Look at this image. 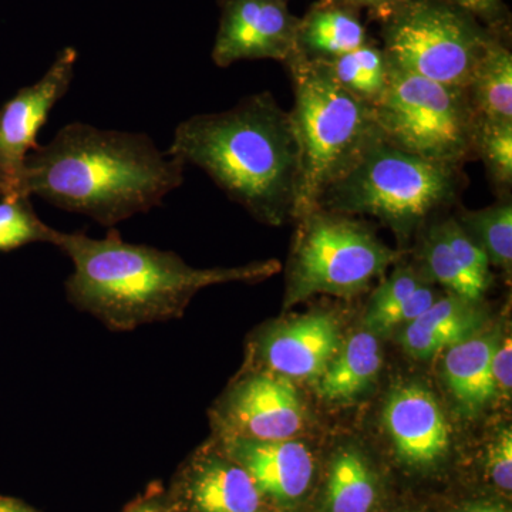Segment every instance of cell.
<instances>
[{"mask_svg": "<svg viewBox=\"0 0 512 512\" xmlns=\"http://www.w3.org/2000/svg\"><path fill=\"white\" fill-rule=\"evenodd\" d=\"M185 165L147 134L70 123L26 157L22 195L114 228L161 205L183 185Z\"/></svg>", "mask_w": 512, "mask_h": 512, "instance_id": "cell-1", "label": "cell"}, {"mask_svg": "<svg viewBox=\"0 0 512 512\" xmlns=\"http://www.w3.org/2000/svg\"><path fill=\"white\" fill-rule=\"evenodd\" d=\"M55 247L73 262L64 285L67 301L113 332L181 318L201 289L231 282L255 284L281 269L276 261L192 268L173 251L124 241L116 228L101 239L82 231H59Z\"/></svg>", "mask_w": 512, "mask_h": 512, "instance_id": "cell-2", "label": "cell"}, {"mask_svg": "<svg viewBox=\"0 0 512 512\" xmlns=\"http://www.w3.org/2000/svg\"><path fill=\"white\" fill-rule=\"evenodd\" d=\"M165 154L200 167L258 220L278 225L295 211L298 146L289 111L269 92L183 121Z\"/></svg>", "mask_w": 512, "mask_h": 512, "instance_id": "cell-3", "label": "cell"}, {"mask_svg": "<svg viewBox=\"0 0 512 512\" xmlns=\"http://www.w3.org/2000/svg\"><path fill=\"white\" fill-rule=\"evenodd\" d=\"M285 66L295 96L289 117L298 146L293 217L299 218L316 210L323 194L383 137L372 106L343 89L325 64L296 53Z\"/></svg>", "mask_w": 512, "mask_h": 512, "instance_id": "cell-4", "label": "cell"}, {"mask_svg": "<svg viewBox=\"0 0 512 512\" xmlns=\"http://www.w3.org/2000/svg\"><path fill=\"white\" fill-rule=\"evenodd\" d=\"M461 165L414 156L380 140L323 194L318 208L369 214L406 232L460 194Z\"/></svg>", "mask_w": 512, "mask_h": 512, "instance_id": "cell-5", "label": "cell"}, {"mask_svg": "<svg viewBox=\"0 0 512 512\" xmlns=\"http://www.w3.org/2000/svg\"><path fill=\"white\" fill-rule=\"evenodd\" d=\"M382 22V49L390 66L467 89L495 32L447 0H404Z\"/></svg>", "mask_w": 512, "mask_h": 512, "instance_id": "cell-6", "label": "cell"}, {"mask_svg": "<svg viewBox=\"0 0 512 512\" xmlns=\"http://www.w3.org/2000/svg\"><path fill=\"white\" fill-rule=\"evenodd\" d=\"M372 109L390 146L447 164L463 165L474 156L476 114L464 89L390 66L389 82Z\"/></svg>", "mask_w": 512, "mask_h": 512, "instance_id": "cell-7", "label": "cell"}, {"mask_svg": "<svg viewBox=\"0 0 512 512\" xmlns=\"http://www.w3.org/2000/svg\"><path fill=\"white\" fill-rule=\"evenodd\" d=\"M299 220L286 305L318 293L356 295L399 261V252L345 214L316 208Z\"/></svg>", "mask_w": 512, "mask_h": 512, "instance_id": "cell-8", "label": "cell"}, {"mask_svg": "<svg viewBox=\"0 0 512 512\" xmlns=\"http://www.w3.org/2000/svg\"><path fill=\"white\" fill-rule=\"evenodd\" d=\"M76 63L77 50L64 47L39 82L20 89L0 109V198L22 195L26 157L39 147L40 128L69 92Z\"/></svg>", "mask_w": 512, "mask_h": 512, "instance_id": "cell-9", "label": "cell"}, {"mask_svg": "<svg viewBox=\"0 0 512 512\" xmlns=\"http://www.w3.org/2000/svg\"><path fill=\"white\" fill-rule=\"evenodd\" d=\"M305 421V406L291 379L268 370L239 379L215 412L220 437L292 440Z\"/></svg>", "mask_w": 512, "mask_h": 512, "instance_id": "cell-10", "label": "cell"}, {"mask_svg": "<svg viewBox=\"0 0 512 512\" xmlns=\"http://www.w3.org/2000/svg\"><path fill=\"white\" fill-rule=\"evenodd\" d=\"M288 5L285 0H218L212 62L222 69L241 60L288 63L296 55L299 26Z\"/></svg>", "mask_w": 512, "mask_h": 512, "instance_id": "cell-11", "label": "cell"}, {"mask_svg": "<svg viewBox=\"0 0 512 512\" xmlns=\"http://www.w3.org/2000/svg\"><path fill=\"white\" fill-rule=\"evenodd\" d=\"M342 346L338 320L325 312L298 316L261 333L256 356L268 372L288 379L319 380Z\"/></svg>", "mask_w": 512, "mask_h": 512, "instance_id": "cell-12", "label": "cell"}, {"mask_svg": "<svg viewBox=\"0 0 512 512\" xmlns=\"http://www.w3.org/2000/svg\"><path fill=\"white\" fill-rule=\"evenodd\" d=\"M384 427L400 458L426 466L450 446V427L434 394L420 384H403L387 397Z\"/></svg>", "mask_w": 512, "mask_h": 512, "instance_id": "cell-13", "label": "cell"}, {"mask_svg": "<svg viewBox=\"0 0 512 512\" xmlns=\"http://www.w3.org/2000/svg\"><path fill=\"white\" fill-rule=\"evenodd\" d=\"M222 450L244 467L258 487L279 504H291L311 485L313 458L301 441H262L244 437H220Z\"/></svg>", "mask_w": 512, "mask_h": 512, "instance_id": "cell-14", "label": "cell"}, {"mask_svg": "<svg viewBox=\"0 0 512 512\" xmlns=\"http://www.w3.org/2000/svg\"><path fill=\"white\" fill-rule=\"evenodd\" d=\"M194 512H261L262 494L244 467L222 454L197 456L183 480Z\"/></svg>", "mask_w": 512, "mask_h": 512, "instance_id": "cell-15", "label": "cell"}, {"mask_svg": "<svg viewBox=\"0 0 512 512\" xmlns=\"http://www.w3.org/2000/svg\"><path fill=\"white\" fill-rule=\"evenodd\" d=\"M474 305L476 303L454 295L437 299L419 319L404 329V349L417 359H430L470 339L480 328L483 318Z\"/></svg>", "mask_w": 512, "mask_h": 512, "instance_id": "cell-16", "label": "cell"}, {"mask_svg": "<svg viewBox=\"0 0 512 512\" xmlns=\"http://www.w3.org/2000/svg\"><path fill=\"white\" fill-rule=\"evenodd\" d=\"M369 40L356 9L319 0L299 18L296 53L309 60H328L352 52Z\"/></svg>", "mask_w": 512, "mask_h": 512, "instance_id": "cell-17", "label": "cell"}, {"mask_svg": "<svg viewBox=\"0 0 512 512\" xmlns=\"http://www.w3.org/2000/svg\"><path fill=\"white\" fill-rule=\"evenodd\" d=\"M498 342L495 335L471 336L446 350L444 377L448 389L470 414L480 412L497 396L491 363Z\"/></svg>", "mask_w": 512, "mask_h": 512, "instance_id": "cell-18", "label": "cell"}, {"mask_svg": "<svg viewBox=\"0 0 512 512\" xmlns=\"http://www.w3.org/2000/svg\"><path fill=\"white\" fill-rule=\"evenodd\" d=\"M504 32H495L466 89L477 119L512 121V53Z\"/></svg>", "mask_w": 512, "mask_h": 512, "instance_id": "cell-19", "label": "cell"}, {"mask_svg": "<svg viewBox=\"0 0 512 512\" xmlns=\"http://www.w3.org/2000/svg\"><path fill=\"white\" fill-rule=\"evenodd\" d=\"M379 342L372 332L355 333L329 363L318 380L319 396L328 402H343L365 392L382 367Z\"/></svg>", "mask_w": 512, "mask_h": 512, "instance_id": "cell-20", "label": "cell"}, {"mask_svg": "<svg viewBox=\"0 0 512 512\" xmlns=\"http://www.w3.org/2000/svg\"><path fill=\"white\" fill-rule=\"evenodd\" d=\"M318 62L325 64L343 89L370 106L380 99L389 82V60L382 46L372 39L345 55Z\"/></svg>", "mask_w": 512, "mask_h": 512, "instance_id": "cell-21", "label": "cell"}, {"mask_svg": "<svg viewBox=\"0 0 512 512\" xmlns=\"http://www.w3.org/2000/svg\"><path fill=\"white\" fill-rule=\"evenodd\" d=\"M376 500V480L365 457L355 448H343L330 466L328 512H370Z\"/></svg>", "mask_w": 512, "mask_h": 512, "instance_id": "cell-22", "label": "cell"}, {"mask_svg": "<svg viewBox=\"0 0 512 512\" xmlns=\"http://www.w3.org/2000/svg\"><path fill=\"white\" fill-rule=\"evenodd\" d=\"M468 235L484 249L491 265L511 271L512 265V204L498 202L478 211H466L457 218Z\"/></svg>", "mask_w": 512, "mask_h": 512, "instance_id": "cell-23", "label": "cell"}, {"mask_svg": "<svg viewBox=\"0 0 512 512\" xmlns=\"http://www.w3.org/2000/svg\"><path fill=\"white\" fill-rule=\"evenodd\" d=\"M421 262L427 278L447 289L451 295L464 301L477 303L483 298L487 288L473 278L441 234L439 224L433 225L424 238L421 248Z\"/></svg>", "mask_w": 512, "mask_h": 512, "instance_id": "cell-24", "label": "cell"}, {"mask_svg": "<svg viewBox=\"0 0 512 512\" xmlns=\"http://www.w3.org/2000/svg\"><path fill=\"white\" fill-rule=\"evenodd\" d=\"M59 231L40 220L28 195L0 200V252L15 251L37 242L55 245Z\"/></svg>", "mask_w": 512, "mask_h": 512, "instance_id": "cell-25", "label": "cell"}, {"mask_svg": "<svg viewBox=\"0 0 512 512\" xmlns=\"http://www.w3.org/2000/svg\"><path fill=\"white\" fill-rule=\"evenodd\" d=\"M474 156L483 160L498 190L512 185V121L477 119L473 134Z\"/></svg>", "mask_w": 512, "mask_h": 512, "instance_id": "cell-26", "label": "cell"}, {"mask_svg": "<svg viewBox=\"0 0 512 512\" xmlns=\"http://www.w3.org/2000/svg\"><path fill=\"white\" fill-rule=\"evenodd\" d=\"M441 234L468 274L488 289L491 281L490 261L484 249L467 234L457 220H446L439 224Z\"/></svg>", "mask_w": 512, "mask_h": 512, "instance_id": "cell-27", "label": "cell"}, {"mask_svg": "<svg viewBox=\"0 0 512 512\" xmlns=\"http://www.w3.org/2000/svg\"><path fill=\"white\" fill-rule=\"evenodd\" d=\"M426 282V276L421 275L412 266L403 265L394 269L393 274L373 292L369 311L366 313V322L399 305Z\"/></svg>", "mask_w": 512, "mask_h": 512, "instance_id": "cell-28", "label": "cell"}, {"mask_svg": "<svg viewBox=\"0 0 512 512\" xmlns=\"http://www.w3.org/2000/svg\"><path fill=\"white\" fill-rule=\"evenodd\" d=\"M436 292L429 285L423 284L407 296L403 302L389 311L382 313L377 318L367 320L366 326L373 332H387L397 326L410 325L414 320L420 318L427 309L437 301Z\"/></svg>", "mask_w": 512, "mask_h": 512, "instance_id": "cell-29", "label": "cell"}, {"mask_svg": "<svg viewBox=\"0 0 512 512\" xmlns=\"http://www.w3.org/2000/svg\"><path fill=\"white\" fill-rule=\"evenodd\" d=\"M487 470L491 480L503 491L512 490V433L510 429L500 431L497 439L488 448Z\"/></svg>", "mask_w": 512, "mask_h": 512, "instance_id": "cell-30", "label": "cell"}, {"mask_svg": "<svg viewBox=\"0 0 512 512\" xmlns=\"http://www.w3.org/2000/svg\"><path fill=\"white\" fill-rule=\"evenodd\" d=\"M488 29L507 30L508 10L504 0H447Z\"/></svg>", "mask_w": 512, "mask_h": 512, "instance_id": "cell-31", "label": "cell"}, {"mask_svg": "<svg viewBox=\"0 0 512 512\" xmlns=\"http://www.w3.org/2000/svg\"><path fill=\"white\" fill-rule=\"evenodd\" d=\"M493 380L495 394L510 397L512 390V343L511 338L498 342L493 356Z\"/></svg>", "mask_w": 512, "mask_h": 512, "instance_id": "cell-32", "label": "cell"}, {"mask_svg": "<svg viewBox=\"0 0 512 512\" xmlns=\"http://www.w3.org/2000/svg\"><path fill=\"white\" fill-rule=\"evenodd\" d=\"M326 2L339 3L356 10L369 9L377 19H383L404 0H326Z\"/></svg>", "mask_w": 512, "mask_h": 512, "instance_id": "cell-33", "label": "cell"}, {"mask_svg": "<svg viewBox=\"0 0 512 512\" xmlns=\"http://www.w3.org/2000/svg\"><path fill=\"white\" fill-rule=\"evenodd\" d=\"M0 512H33L26 505L13 498L0 497Z\"/></svg>", "mask_w": 512, "mask_h": 512, "instance_id": "cell-34", "label": "cell"}, {"mask_svg": "<svg viewBox=\"0 0 512 512\" xmlns=\"http://www.w3.org/2000/svg\"><path fill=\"white\" fill-rule=\"evenodd\" d=\"M460 512H507L503 508L494 507V505H470Z\"/></svg>", "mask_w": 512, "mask_h": 512, "instance_id": "cell-35", "label": "cell"}, {"mask_svg": "<svg viewBox=\"0 0 512 512\" xmlns=\"http://www.w3.org/2000/svg\"><path fill=\"white\" fill-rule=\"evenodd\" d=\"M157 505V501H144V503L136 505V507L131 508L128 512H156Z\"/></svg>", "mask_w": 512, "mask_h": 512, "instance_id": "cell-36", "label": "cell"}, {"mask_svg": "<svg viewBox=\"0 0 512 512\" xmlns=\"http://www.w3.org/2000/svg\"><path fill=\"white\" fill-rule=\"evenodd\" d=\"M156 512H171V511H168L167 508H165L163 504L158 503Z\"/></svg>", "mask_w": 512, "mask_h": 512, "instance_id": "cell-37", "label": "cell"}, {"mask_svg": "<svg viewBox=\"0 0 512 512\" xmlns=\"http://www.w3.org/2000/svg\"><path fill=\"white\" fill-rule=\"evenodd\" d=\"M285 2H288V3H289V0H285Z\"/></svg>", "mask_w": 512, "mask_h": 512, "instance_id": "cell-38", "label": "cell"}]
</instances>
